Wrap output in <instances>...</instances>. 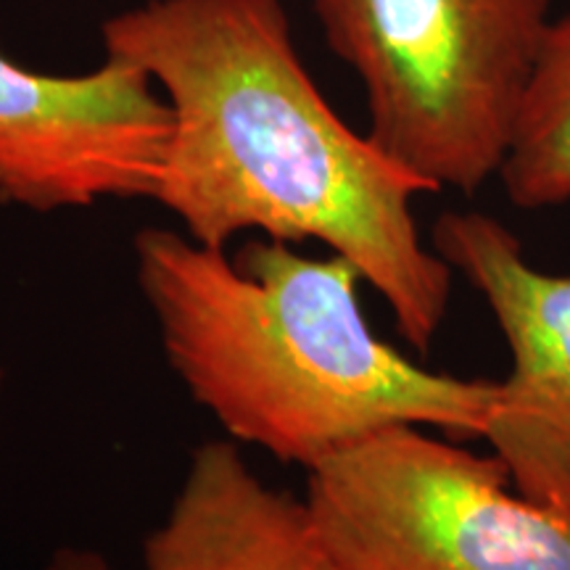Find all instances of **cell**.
Returning a JSON list of instances; mask_svg holds the SVG:
<instances>
[{"label": "cell", "mask_w": 570, "mask_h": 570, "mask_svg": "<svg viewBox=\"0 0 570 570\" xmlns=\"http://www.w3.org/2000/svg\"><path fill=\"white\" fill-rule=\"evenodd\" d=\"M101 40L173 109L154 202L183 233L217 248L244 233L317 240L373 285L412 348L433 346L454 269L420 235L415 198L436 190L325 101L281 0H146L106 19Z\"/></svg>", "instance_id": "1"}, {"label": "cell", "mask_w": 570, "mask_h": 570, "mask_svg": "<svg viewBox=\"0 0 570 570\" xmlns=\"http://www.w3.org/2000/svg\"><path fill=\"white\" fill-rule=\"evenodd\" d=\"M132 254L167 365L235 444L312 470L394 425L483 439L497 381L436 373L377 338L344 256L269 238L227 256L169 227L140 230Z\"/></svg>", "instance_id": "2"}, {"label": "cell", "mask_w": 570, "mask_h": 570, "mask_svg": "<svg viewBox=\"0 0 570 570\" xmlns=\"http://www.w3.org/2000/svg\"><path fill=\"white\" fill-rule=\"evenodd\" d=\"M354 71L367 135L433 190L473 196L508 159L554 0H312Z\"/></svg>", "instance_id": "3"}, {"label": "cell", "mask_w": 570, "mask_h": 570, "mask_svg": "<svg viewBox=\"0 0 570 570\" xmlns=\"http://www.w3.org/2000/svg\"><path fill=\"white\" fill-rule=\"evenodd\" d=\"M306 504L346 570H570V512L512 487L494 454L417 425L306 470Z\"/></svg>", "instance_id": "4"}, {"label": "cell", "mask_w": 570, "mask_h": 570, "mask_svg": "<svg viewBox=\"0 0 570 570\" xmlns=\"http://www.w3.org/2000/svg\"><path fill=\"white\" fill-rule=\"evenodd\" d=\"M173 109L138 63L42 75L0 51V202L51 214L156 198Z\"/></svg>", "instance_id": "5"}, {"label": "cell", "mask_w": 570, "mask_h": 570, "mask_svg": "<svg viewBox=\"0 0 570 570\" xmlns=\"http://www.w3.org/2000/svg\"><path fill=\"white\" fill-rule=\"evenodd\" d=\"M431 246L479 291L510 348L481 441L520 494L570 512V273L533 267L518 235L483 212H444Z\"/></svg>", "instance_id": "6"}, {"label": "cell", "mask_w": 570, "mask_h": 570, "mask_svg": "<svg viewBox=\"0 0 570 570\" xmlns=\"http://www.w3.org/2000/svg\"><path fill=\"white\" fill-rule=\"evenodd\" d=\"M146 570H346L306 499L269 487L235 441L190 454L167 515L142 541Z\"/></svg>", "instance_id": "7"}, {"label": "cell", "mask_w": 570, "mask_h": 570, "mask_svg": "<svg viewBox=\"0 0 570 570\" xmlns=\"http://www.w3.org/2000/svg\"><path fill=\"white\" fill-rule=\"evenodd\" d=\"M497 180L518 209L570 204V11L547 35Z\"/></svg>", "instance_id": "8"}, {"label": "cell", "mask_w": 570, "mask_h": 570, "mask_svg": "<svg viewBox=\"0 0 570 570\" xmlns=\"http://www.w3.org/2000/svg\"><path fill=\"white\" fill-rule=\"evenodd\" d=\"M42 570H114L101 552L82 550V547H63L53 552Z\"/></svg>", "instance_id": "9"}, {"label": "cell", "mask_w": 570, "mask_h": 570, "mask_svg": "<svg viewBox=\"0 0 570 570\" xmlns=\"http://www.w3.org/2000/svg\"><path fill=\"white\" fill-rule=\"evenodd\" d=\"M0 394H3V370H0Z\"/></svg>", "instance_id": "10"}]
</instances>
